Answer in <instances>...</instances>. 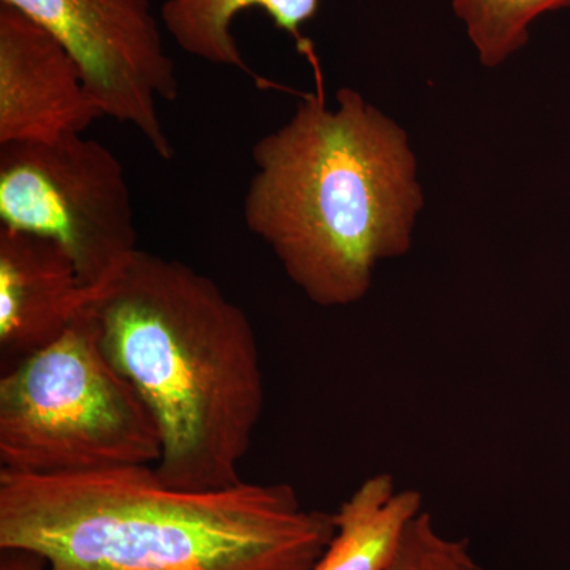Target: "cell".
Here are the masks:
<instances>
[{"instance_id": "30bf717a", "label": "cell", "mask_w": 570, "mask_h": 570, "mask_svg": "<svg viewBox=\"0 0 570 570\" xmlns=\"http://www.w3.org/2000/svg\"><path fill=\"white\" fill-rule=\"evenodd\" d=\"M422 510V493L397 490L387 472L366 479L333 513L335 535L313 570H387Z\"/></svg>"}, {"instance_id": "5b68a950", "label": "cell", "mask_w": 570, "mask_h": 570, "mask_svg": "<svg viewBox=\"0 0 570 570\" xmlns=\"http://www.w3.org/2000/svg\"><path fill=\"white\" fill-rule=\"evenodd\" d=\"M0 223L61 246L88 291L138 250L122 164L85 135L0 146Z\"/></svg>"}, {"instance_id": "6da1fadb", "label": "cell", "mask_w": 570, "mask_h": 570, "mask_svg": "<svg viewBox=\"0 0 570 570\" xmlns=\"http://www.w3.org/2000/svg\"><path fill=\"white\" fill-rule=\"evenodd\" d=\"M335 515L285 482L183 490L154 466L73 475L0 469V549L51 570H313Z\"/></svg>"}, {"instance_id": "7c38bea8", "label": "cell", "mask_w": 570, "mask_h": 570, "mask_svg": "<svg viewBox=\"0 0 570 570\" xmlns=\"http://www.w3.org/2000/svg\"><path fill=\"white\" fill-rule=\"evenodd\" d=\"M387 570H483L468 540L439 532L433 517L422 510L409 523L395 560Z\"/></svg>"}, {"instance_id": "ba28073f", "label": "cell", "mask_w": 570, "mask_h": 570, "mask_svg": "<svg viewBox=\"0 0 570 570\" xmlns=\"http://www.w3.org/2000/svg\"><path fill=\"white\" fill-rule=\"evenodd\" d=\"M86 287L51 239L0 227V366L50 346L85 305Z\"/></svg>"}, {"instance_id": "8fae6325", "label": "cell", "mask_w": 570, "mask_h": 570, "mask_svg": "<svg viewBox=\"0 0 570 570\" xmlns=\"http://www.w3.org/2000/svg\"><path fill=\"white\" fill-rule=\"evenodd\" d=\"M479 62L497 69L523 50L535 20L568 9L570 0H450Z\"/></svg>"}, {"instance_id": "9c48e42d", "label": "cell", "mask_w": 570, "mask_h": 570, "mask_svg": "<svg viewBox=\"0 0 570 570\" xmlns=\"http://www.w3.org/2000/svg\"><path fill=\"white\" fill-rule=\"evenodd\" d=\"M318 7L321 0H165L160 21L175 43L193 58L249 73L232 28L243 11L261 10L294 39L298 51L321 73L313 43L303 33Z\"/></svg>"}, {"instance_id": "52a82bcc", "label": "cell", "mask_w": 570, "mask_h": 570, "mask_svg": "<svg viewBox=\"0 0 570 570\" xmlns=\"http://www.w3.org/2000/svg\"><path fill=\"white\" fill-rule=\"evenodd\" d=\"M102 116L70 52L0 3V146L78 137Z\"/></svg>"}, {"instance_id": "277c9868", "label": "cell", "mask_w": 570, "mask_h": 570, "mask_svg": "<svg viewBox=\"0 0 570 570\" xmlns=\"http://www.w3.org/2000/svg\"><path fill=\"white\" fill-rule=\"evenodd\" d=\"M151 412L105 355L85 309L50 346L0 376V469L73 475L154 466Z\"/></svg>"}, {"instance_id": "3957f363", "label": "cell", "mask_w": 570, "mask_h": 570, "mask_svg": "<svg viewBox=\"0 0 570 570\" xmlns=\"http://www.w3.org/2000/svg\"><path fill=\"white\" fill-rule=\"evenodd\" d=\"M82 309L156 420L157 478L183 490L242 483L265 409L261 351L245 311L212 277L141 249L107 283L86 288Z\"/></svg>"}, {"instance_id": "7a4b0ae2", "label": "cell", "mask_w": 570, "mask_h": 570, "mask_svg": "<svg viewBox=\"0 0 570 570\" xmlns=\"http://www.w3.org/2000/svg\"><path fill=\"white\" fill-rule=\"evenodd\" d=\"M243 217L285 275L322 307L365 298L379 264L403 257L425 205L406 130L351 88L322 82L253 149Z\"/></svg>"}, {"instance_id": "8992f818", "label": "cell", "mask_w": 570, "mask_h": 570, "mask_svg": "<svg viewBox=\"0 0 570 570\" xmlns=\"http://www.w3.org/2000/svg\"><path fill=\"white\" fill-rule=\"evenodd\" d=\"M51 33L70 52L104 116L134 127L154 153L174 159L159 115L179 81L153 0H0Z\"/></svg>"}, {"instance_id": "4fadbf2b", "label": "cell", "mask_w": 570, "mask_h": 570, "mask_svg": "<svg viewBox=\"0 0 570 570\" xmlns=\"http://www.w3.org/2000/svg\"><path fill=\"white\" fill-rule=\"evenodd\" d=\"M0 570H51L50 564L33 551L0 549Z\"/></svg>"}]
</instances>
